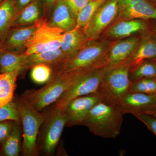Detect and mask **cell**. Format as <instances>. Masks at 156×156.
<instances>
[{"mask_svg":"<svg viewBox=\"0 0 156 156\" xmlns=\"http://www.w3.org/2000/svg\"><path fill=\"white\" fill-rule=\"evenodd\" d=\"M110 43L107 41L87 40L73 55L53 70V73L72 74L103 69L106 66Z\"/></svg>","mask_w":156,"mask_h":156,"instance_id":"6da1fadb","label":"cell"},{"mask_svg":"<svg viewBox=\"0 0 156 156\" xmlns=\"http://www.w3.org/2000/svg\"><path fill=\"white\" fill-rule=\"evenodd\" d=\"M118 105L124 115L146 114L156 108V93L129 92Z\"/></svg>","mask_w":156,"mask_h":156,"instance_id":"7c38bea8","label":"cell"},{"mask_svg":"<svg viewBox=\"0 0 156 156\" xmlns=\"http://www.w3.org/2000/svg\"><path fill=\"white\" fill-rule=\"evenodd\" d=\"M1 74V70H0V74Z\"/></svg>","mask_w":156,"mask_h":156,"instance_id":"ab89813d","label":"cell"},{"mask_svg":"<svg viewBox=\"0 0 156 156\" xmlns=\"http://www.w3.org/2000/svg\"><path fill=\"white\" fill-rule=\"evenodd\" d=\"M14 121L5 120L0 122V145L11 133Z\"/></svg>","mask_w":156,"mask_h":156,"instance_id":"1f68e13d","label":"cell"},{"mask_svg":"<svg viewBox=\"0 0 156 156\" xmlns=\"http://www.w3.org/2000/svg\"><path fill=\"white\" fill-rule=\"evenodd\" d=\"M72 13L76 18L80 11L90 0H65Z\"/></svg>","mask_w":156,"mask_h":156,"instance_id":"4dcf8cb0","label":"cell"},{"mask_svg":"<svg viewBox=\"0 0 156 156\" xmlns=\"http://www.w3.org/2000/svg\"><path fill=\"white\" fill-rule=\"evenodd\" d=\"M148 1H149L153 3L154 4H156V0H148Z\"/></svg>","mask_w":156,"mask_h":156,"instance_id":"74e56055","label":"cell"},{"mask_svg":"<svg viewBox=\"0 0 156 156\" xmlns=\"http://www.w3.org/2000/svg\"><path fill=\"white\" fill-rule=\"evenodd\" d=\"M140 40L137 37H129L111 46L108 52L106 66L104 68L112 67L126 61L137 48Z\"/></svg>","mask_w":156,"mask_h":156,"instance_id":"5bb4252c","label":"cell"},{"mask_svg":"<svg viewBox=\"0 0 156 156\" xmlns=\"http://www.w3.org/2000/svg\"><path fill=\"white\" fill-rule=\"evenodd\" d=\"M58 1V0H40L44 11L45 17L48 20L50 17L53 5Z\"/></svg>","mask_w":156,"mask_h":156,"instance_id":"d6a6232c","label":"cell"},{"mask_svg":"<svg viewBox=\"0 0 156 156\" xmlns=\"http://www.w3.org/2000/svg\"><path fill=\"white\" fill-rule=\"evenodd\" d=\"M118 14L122 20H156V5L148 0H118Z\"/></svg>","mask_w":156,"mask_h":156,"instance_id":"30bf717a","label":"cell"},{"mask_svg":"<svg viewBox=\"0 0 156 156\" xmlns=\"http://www.w3.org/2000/svg\"><path fill=\"white\" fill-rule=\"evenodd\" d=\"M37 28L36 23L30 25L12 27L3 42L4 50L23 54L26 45Z\"/></svg>","mask_w":156,"mask_h":156,"instance_id":"4fadbf2b","label":"cell"},{"mask_svg":"<svg viewBox=\"0 0 156 156\" xmlns=\"http://www.w3.org/2000/svg\"><path fill=\"white\" fill-rule=\"evenodd\" d=\"M124 115L118 105L101 99L81 126H86L95 136L114 139L121 133Z\"/></svg>","mask_w":156,"mask_h":156,"instance_id":"7a4b0ae2","label":"cell"},{"mask_svg":"<svg viewBox=\"0 0 156 156\" xmlns=\"http://www.w3.org/2000/svg\"><path fill=\"white\" fill-rule=\"evenodd\" d=\"M67 118L64 109L56 105L45 113V119L40 129L37 150L44 155H53L66 126Z\"/></svg>","mask_w":156,"mask_h":156,"instance_id":"8992f818","label":"cell"},{"mask_svg":"<svg viewBox=\"0 0 156 156\" xmlns=\"http://www.w3.org/2000/svg\"><path fill=\"white\" fill-rule=\"evenodd\" d=\"M101 99L98 94H92L71 101L64 109L67 118L66 126H81L92 108Z\"/></svg>","mask_w":156,"mask_h":156,"instance_id":"8fae6325","label":"cell"},{"mask_svg":"<svg viewBox=\"0 0 156 156\" xmlns=\"http://www.w3.org/2000/svg\"><path fill=\"white\" fill-rule=\"evenodd\" d=\"M21 122L14 121L12 131L1 145L0 156H18L22 149V127Z\"/></svg>","mask_w":156,"mask_h":156,"instance_id":"ffe728a7","label":"cell"},{"mask_svg":"<svg viewBox=\"0 0 156 156\" xmlns=\"http://www.w3.org/2000/svg\"><path fill=\"white\" fill-rule=\"evenodd\" d=\"M3 50H4L3 43L2 42H1V41H0V53H1V51H2Z\"/></svg>","mask_w":156,"mask_h":156,"instance_id":"8d00e7d4","label":"cell"},{"mask_svg":"<svg viewBox=\"0 0 156 156\" xmlns=\"http://www.w3.org/2000/svg\"><path fill=\"white\" fill-rule=\"evenodd\" d=\"M27 56L3 50L0 53V70L1 73L18 70L19 75L22 73L23 64Z\"/></svg>","mask_w":156,"mask_h":156,"instance_id":"cb8c5ba5","label":"cell"},{"mask_svg":"<svg viewBox=\"0 0 156 156\" xmlns=\"http://www.w3.org/2000/svg\"><path fill=\"white\" fill-rule=\"evenodd\" d=\"M87 41L83 29L76 28L63 33L60 48L68 58Z\"/></svg>","mask_w":156,"mask_h":156,"instance_id":"44dd1931","label":"cell"},{"mask_svg":"<svg viewBox=\"0 0 156 156\" xmlns=\"http://www.w3.org/2000/svg\"><path fill=\"white\" fill-rule=\"evenodd\" d=\"M153 32L154 35H152V36L155 39H156V23L155 24L154 27Z\"/></svg>","mask_w":156,"mask_h":156,"instance_id":"d590c367","label":"cell"},{"mask_svg":"<svg viewBox=\"0 0 156 156\" xmlns=\"http://www.w3.org/2000/svg\"><path fill=\"white\" fill-rule=\"evenodd\" d=\"M34 1L35 0H14V5L17 13H19L24 8Z\"/></svg>","mask_w":156,"mask_h":156,"instance_id":"836d02e7","label":"cell"},{"mask_svg":"<svg viewBox=\"0 0 156 156\" xmlns=\"http://www.w3.org/2000/svg\"><path fill=\"white\" fill-rule=\"evenodd\" d=\"M30 69L31 78L34 83L37 84L47 83L53 75V67L48 65H36Z\"/></svg>","mask_w":156,"mask_h":156,"instance_id":"4316f807","label":"cell"},{"mask_svg":"<svg viewBox=\"0 0 156 156\" xmlns=\"http://www.w3.org/2000/svg\"><path fill=\"white\" fill-rule=\"evenodd\" d=\"M76 73H53L44 87L23 92L21 96L35 109L41 112L51 104L56 102L75 80Z\"/></svg>","mask_w":156,"mask_h":156,"instance_id":"3957f363","label":"cell"},{"mask_svg":"<svg viewBox=\"0 0 156 156\" xmlns=\"http://www.w3.org/2000/svg\"><path fill=\"white\" fill-rule=\"evenodd\" d=\"M108 0H90L78 14L76 28L83 29L91 20L95 12Z\"/></svg>","mask_w":156,"mask_h":156,"instance_id":"d4e9b609","label":"cell"},{"mask_svg":"<svg viewBox=\"0 0 156 156\" xmlns=\"http://www.w3.org/2000/svg\"><path fill=\"white\" fill-rule=\"evenodd\" d=\"M156 136V118L145 114H138L134 115Z\"/></svg>","mask_w":156,"mask_h":156,"instance_id":"f546056e","label":"cell"},{"mask_svg":"<svg viewBox=\"0 0 156 156\" xmlns=\"http://www.w3.org/2000/svg\"><path fill=\"white\" fill-rule=\"evenodd\" d=\"M143 36L134 53L125 61L130 64L131 70L145 60L156 61V39L149 34Z\"/></svg>","mask_w":156,"mask_h":156,"instance_id":"e0dca14e","label":"cell"},{"mask_svg":"<svg viewBox=\"0 0 156 156\" xmlns=\"http://www.w3.org/2000/svg\"><path fill=\"white\" fill-rule=\"evenodd\" d=\"M48 20L42 18L36 23L37 28L26 45V56L57 50L60 48L64 33L59 29L51 27Z\"/></svg>","mask_w":156,"mask_h":156,"instance_id":"ba28073f","label":"cell"},{"mask_svg":"<svg viewBox=\"0 0 156 156\" xmlns=\"http://www.w3.org/2000/svg\"><path fill=\"white\" fill-rule=\"evenodd\" d=\"M129 92L156 93V79L145 78L131 84Z\"/></svg>","mask_w":156,"mask_h":156,"instance_id":"83f0119b","label":"cell"},{"mask_svg":"<svg viewBox=\"0 0 156 156\" xmlns=\"http://www.w3.org/2000/svg\"><path fill=\"white\" fill-rule=\"evenodd\" d=\"M146 21L141 19L122 20L111 27L107 35L113 38L123 39L138 33L146 32L148 28Z\"/></svg>","mask_w":156,"mask_h":156,"instance_id":"2e32d148","label":"cell"},{"mask_svg":"<svg viewBox=\"0 0 156 156\" xmlns=\"http://www.w3.org/2000/svg\"><path fill=\"white\" fill-rule=\"evenodd\" d=\"M67 58L60 48L53 51L27 55L23 64L22 73L38 64H47L53 69L60 65Z\"/></svg>","mask_w":156,"mask_h":156,"instance_id":"ac0fdd59","label":"cell"},{"mask_svg":"<svg viewBox=\"0 0 156 156\" xmlns=\"http://www.w3.org/2000/svg\"><path fill=\"white\" fill-rule=\"evenodd\" d=\"M6 0H0V4H2L3 2H5Z\"/></svg>","mask_w":156,"mask_h":156,"instance_id":"f35d334b","label":"cell"},{"mask_svg":"<svg viewBox=\"0 0 156 156\" xmlns=\"http://www.w3.org/2000/svg\"><path fill=\"white\" fill-rule=\"evenodd\" d=\"M102 78V69L76 73L73 83L58 98L55 105L64 109L68 104L74 98L89 94H98Z\"/></svg>","mask_w":156,"mask_h":156,"instance_id":"52a82bcc","label":"cell"},{"mask_svg":"<svg viewBox=\"0 0 156 156\" xmlns=\"http://www.w3.org/2000/svg\"><path fill=\"white\" fill-rule=\"evenodd\" d=\"M42 18H46L44 8L40 0H35L17 14L11 27L34 24Z\"/></svg>","mask_w":156,"mask_h":156,"instance_id":"d6986e66","label":"cell"},{"mask_svg":"<svg viewBox=\"0 0 156 156\" xmlns=\"http://www.w3.org/2000/svg\"><path fill=\"white\" fill-rule=\"evenodd\" d=\"M118 0L105 2L91 18L87 26L83 29L87 40H96L118 14Z\"/></svg>","mask_w":156,"mask_h":156,"instance_id":"9c48e42d","label":"cell"},{"mask_svg":"<svg viewBox=\"0 0 156 156\" xmlns=\"http://www.w3.org/2000/svg\"><path fill=\"white\" fill-rule=\"evenodd\" d=\"M19 75L18 70L0 74V108L12 101Z\"/></svg>","mask_w":156,"mask_h":156,"instance_id":"7402d4cb","label":"cell"},{"mask_svg":"<svg viewBox=\"0 0 156 156\" xmlns=\"http://www.w3.org/2000/svg\"><path fill=\"white\" fill-rule=\"evenodd\" d=\"M145 78L156 79V61L155 60H145L131 70V84Z\"/></svg>","mask_w":156,"mask_h":156,"instance_id":"484cf974","label":"cell"},{"mask_svg":"<svg viewBox=\"0 0 156 156\" xmlns=\"http://www.w3.org/2000/svg\"><path fill=\"white\" fill-rule=\"evenodd\" d=\"M48 25L64 32L76 28V20L65 0H58L53 5L48 20Z\"/></svg>","mask_w":156,"mask_h":156,"instance_id":"9a60e30c","label":"cell"},{"mask_svg":"<svg viewBox=\"0 0 156 156\" xmlns=\"http://www.w3.org/2000/svg\"><path fill=\"white\" fill-rule=\"evenodd\" d=\"M103 78L98 94L101 99L118 105L129 92L131 66L125 62L112 67L102 69Z\"/></svg>","mask_w":156,"mask_h":156,"instance_id":"277c9868","label":"cell"},{"mask_svg":"<svg viewBox=\"0 0 156 156\" xmlns=\"http://www.w3.org/2000/svg\"><path fill=\"white\" fill-rule=\"evenodd\" d=\"M145 114H147L148 115H150L152 116L156 117V108L153 110Z\"/></svg>","mask_w":156,"mask_h":156,"instance_id":"e575fe53","label":"cell"},{"mask_svg":"<svg viewBox=\"0 0 156 156\" xmlns=\"http://www.w3.org/2000/svg\"><path fill=\"white\" fill-rule=\"evenodd\" d=\"M17 14L14 0H6L0 4V41L2 43Z\"/></svg>","mask_w":156,"mask_h":156,"instance_id":"603a6c76","label":"cell"},{"mask_svg":"<svg viewBox=\"0 0 156 156\" xmlns=\"http://www.w3.org/2000/svg\"><path fill=\"white\" fill-rule=\"evenodd\" d=\"M21 119L23 131L22 155L35 156L37 154V141L45 113H41L31 106L23 98L14 97Z\"/></svg>","mask_w":156,"mask_h":156,"instance_id":"5b68a950","label":"cell"},{"mask_svg":"<svg viewBox=\"0 0 156 156\" xmlns=\"http://www.w3.org/2000/svg\"><path fill=\"white\" fill-rule=\"evenodd\" d=\"M5 120L21 122L19 111L14 100L0 108V122Z\"/></svg>","mask_w":156,"mask_h":156,"instance_id":"f1b7e54d","label":"cell"}]
</instances>
